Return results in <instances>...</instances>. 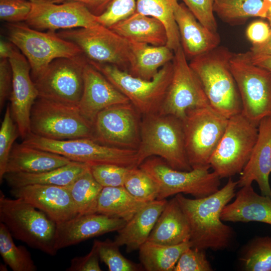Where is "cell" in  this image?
I'll return each mask as SVG.
<instances>
[{"label": "cell", "instance_id": "6da1fadb", "mask_svg": "<svg viewBox=\"0 0 271 271\" xmlns=\"http://www.w3.org/2000/svg\"><path fill=\"white\" fill-rule=\"evenodd\" d=\"M237 186V181L229 178L224 187L206 197L190 199L181 193L176 195L190 227L192 247L216 251L230 245L234 231L223 223L221 213L235 196Z\"/></svg>", "mask_w": 271, "mask_h": 271}, {"label": "cell", "instance_id": "7a4b0ae2", "mask_svg": "<svg viewBox=\"0 0 271 271\" xmlns=\"http://www.w3.org/2000/svg\"><path fill=\"white\" fill-rule=\"evenodd\" d=\"M232 54L227 48L219 46L193 58L189 63L202 85L210 106L227 118L241 113L242 110L230 68Z\"/></svg>", "mask_w": 271, "mask_h": 271}, {"label": "cell", "instance_id": "3957f363", "mask_svg": "<svg viewBox=\"0 0 271 271\" xmlns=\"http://www.w3.org/2000/svg\"><path fill=\"white\" fill-rule=\"evenodd\" d=\"M153 156L160 157L173 169L190 171L181 119L157 113L142 117L138 165Z\"/></svg>", "mask_w": 271, "mask_h": 271}, {"label": "cell", "instance_id": "277c9868", "mask_svg": "<svg viewBox=\"0 0 271 271\" xmlns=\"http://www.w3.org/2000/svg\"><path fill=\"white\" fill-rule=\"evenodd\" d=\"M0 222L15 238L50 255L56 254V224L41 211L21 199L6 197L2 191Z\"/></svg>", "mask_w": 271, "mask_h": 271}, {"label": "cell", "instance_id": "5b68a950", "mask_svg": "<svg viewBox=\"0 0 271 271\" xmlns=\"http://www.w3.org/2000/svg\"><path fill=\"white\" fill-rule=\"evenodd\" d=\"M6 32L11 42L28 60L35 80L54 59L72 58L82 54L80 48L56 32L35 30L25 23H7Z\"/></svg>", "mask_w": 271, "mask_h": 271}, {"label": "cell", "instance_id": "8992f818", "mask_svg": "<svg viewBox=\"0 0 271 271\" xmlns=\"http://www.w3.org/2000/svg\"><path fill=\"white\" fill-rule=\"evenodd\" d=\"M22 143L90 166L112 164L127 168L139 167L137 150L110 147L90 138L55 140L31 133Z\"/></svg>", "mask_w": 271, "mask_h": 271}, {"label": "cell", "instance_id": "52a82bcc", "mask_svg": "<svg viewBox=\"0 0 271 271\" xmlns=\"http://www.w3.org/2000/svg\"><path fill=\"white\" fill-rule=\"evenodd\" d=\"M228 118L210 105L192 108L182 120L185 146L192 169H209L210 160L227 125Z\"/></svg>", "mask_w": 271, "mask_h": 271}, {"label": "cell", "instance_id": "ba28073f", "mask_svg": "<svg viewBox=\"0 0 271 271\" xmlns=\"http://www.w3.org/2000/svg\"><path fill=\"white\" fill-rule=\"evenodd\" d=\"M88 61L129 99L142 116L159 112L171 79L172 61L151 80L134 77L113 65Z\"/></svg>", "mask_w": 271, "mask_h": 271}, {"label": "cell", "instance_id": "9c48e42d", "mask_svg": "<svg viewBox=\"0 0 271 271\" xmlns=\"http://www.w3.org/2000/svg\"><path fill=\"white\" fill-rule=\"evenodd\" d=\"M230 68L239 93L242 113L258 125L271 116V75L254 64L249 51L233 53Z\"/></svg>", "mask_w": 271, "mask_h": 271}, {"label": "cell", "instance_id": "30bf717a", "mask_svg": "<svg viewBox=\"0 0 271 271\" xmlns=\"http://www.w3.org/2000/svg\"><path fill=\"white\" fill-rule=\"evenodd\" d=\"M30 128L33 134L49 139H93V126L82 115L78 106L39 97L31 110Z\"/></svg>", "mask_w": 271, "mask_h": 271}, {"label": "cell", "instance_id": "8fae6325", "mask_svg": "<svg viewBox=\"0 0 271 271\" xmlns=\"http://www.w3.org/2000/svg\"><path fill=\"white\" fill-rule=\"evenodd\" d=\"M158 187L157 200L179 193L190 194L196 198L209 196L219 189L220 178L209 169L181 171L173 169L160 157L146 159L139 166Z\"/></svg>", "mask_w": 271, "mask_h": 271}, {"label": "cell", "instance_id": "7c38bea8", "mask_svg": "<svg viewBox=\"0 0 271 271\" xmlns=\"http://www.w3.org/2000/svg\"><path fill=\"white\" fill-rule=\"evenodd\" d=\"M258 125L242 113L228 118L224 133L209 164L220 179L241 172L248 162L258 137Z\"/></svg>", "mask_w": 271, "mask_h": 271}, {"label": "cell", "instance_id": "4fadbf2b", "mask_svg": "<svg viewBox=\"0 0 271 271\" xmlns=\"http://www.w3.org/2000/svg\"><path fill=\"white\" fill-rule=\"evenodd\" d=\"M57 34L77 45L88 61L113 65L128 72L131 57L129 42L109 28L98 24Z\"/></svg>", "mask_w": 271, "mask_h": 271}, {"label": "cell", "instance_id": "5bb4252c", "mask_svg": "<svg viewBox=\"0 0 271 271\" xmlns=\"http://www.w3.org/2000/svg\"><path fill=\"white\" fill-rule=\"evenodd\" d=\"M87 62L83 54L53 60L34 80L38 97L78 106L83 91L84 69Z\"/></svg>", "mask_w": 271, "mask_h": 271}, {"label": "cell", "instance_id": "9a60e30c", "mask_svg": "<svg viewBox=\"0 0 271 271\" xmlns=\"http://www.w3.org/2000/svg\"><path fill=\"white\" fill-rule=\"evenodd\" d=\"M172 64L171 79L159 113L182 120L188 110L210 105L181 45L174 51Z\"/></svg>", "mask_w": 271, "mask_h": 271}, {"label": "cell", "instance_id": "2e32d148", "mask_svg": "<svg viewBox=\"0 0 271 271\" xmlns=\"http://www.w3.org/2000/svg\"><path fill=\"white\" fill-rule=\"evenodd\" d=\"M142 117L130 102L109 106L97 115L93 140L110 147L137 150Z\"/></svg>", "mask_w": 271, "mask_h": 271}, {"label": "cell", "instance_id": "e0dca14e", "mask_svg": "<svg viewBox=\"0 0 271 271\" xmlns=\"http://www.w3.org/2000/svg\"><path fill=\"white\" fill-rule=\"evenodd\" d=\"M25 23L39 31H51L87 28L99 23L84 4L78 2L59 4L45 0L32 2V9Z\"/></svg>", "mask_w": 271, "mask_h": 271}, {"label": "cell", "instance_id": "ac0fdd59", "mask_svg": "<svg viewBox=\"0 0 271 271\" xmlns=\"http://www.w3.org/2000/svg\"><path fill=\"white\" fill-rule=\"evenodd\" d=\"M13 72L12 88L10 95L11 109L20 136L24 139L31 133V110L39 96L31 75V66L25 57L16 47L9 58Z\"/></svg>", "mask_w": 271, "mask_h": 271}, {"label": "cell", "instance_id": "d6986e66", "mask_svg": "<svg viewBox=\"0 0 271 271\" xmlns=\"http://www.w3.org/2000/svg\"><path fill=\"white\" fill-rule=\"evenodd\" d=\"M11 194L44 213L56 224L78 215L67 187L40 184L12 188Z\"/></svg>", "mask_w": 271, "mask_h": 271}, {"label": "cell", "instance_id": "ffe728a7", "mask_svg": "<svg viewBox=\"0 0 271 271\" xmlns=\"http://www.w3.org/2000/svg\"><path fill=\"white\" fill-rule=\"evenodd\" d=\"M130 102L99 71L88 62L84 69V87L78 108L93 126L97 115L104 109Z\"/></svg>", "mask_w": 271, "mask_h": 271}, {"label": "cell", "instance_id": "44dd1931", "mask_svg": "<svg viewBox=\"0 0 271 271\" xmlns=\"http://www.w3.org/2000/svg\"><path fill=\"white\" fill-rule=\"evenodd\" d=\"M126 223L122 219L98 213L77 215L56 224L55 248L58 251L91 238L117 231Z\"/></svg>", "mask_w": 271, "mask_h": 271}, {"label": "cell", "instance_id": "7402d4cb", "mask_svg": "<svg viewBox=\"0 0 271 271\" xmlns=\"http://www.w3.org/2000/svg\"><path fill=\"white\" fill-rule=\"evenodd\" d=\"M250 158L240 173L237 186L242 187L255 181L261 194L271 198L269 177L271 174V116L262 118Z\"/></svg>", "mask_w": 271, "mask_h": 271}, {"label": "cell", "instance_id": "603a6c76", "mask_svg": "<svg viewBox=\"0 0 271 271\" xmlns=\"http://www.w3.org/2000/svg\"><path fill=\"white\" fill-rule=\"evenodd\" d=\"M181 45L187 60L211 51L219 46L220 37L203 26L183 3L174 12Z\"/></svg>", "mask_w": 271, "mask_h": 271}, {"label": "cell", "instance_id": "cb8c5ba5", "mask_svg": "<svg viewBox=\"0 0 271 271\" xmlns=\"http://www.w3.org/2000/svg\"><path fill=\"white\" fill-rule=\"evenodd\" d=\"M221 218L223 221H256L271 225V198L256 193L251 185L242 187L234 201L224 207Z\"/></svg>", "mask_w": 271, "mask_h": 271}, {"label": "cell", "instance_id": "d4e9b609", "mask_svg": "<svg viewBox=\"0 0 271 271\" xmlns=\"http://www.w3.org/2000/svg\"><path fill=\"white\" fill-rule=\"evenodd\" d=\"M167 202L166 199L148 202L117 231L113 241L119 246H125L127 252L139 250L147 241Z\"/></svg>", "mask_w": 271, "mask_h": 271}, {"label": "cell", "instance_id": "484cf974", "mask_svg": "<svg viewBox=\"0 0 271 271\" xmlns=\"http://www.w3.org/2000/svg\"><path fill=\"white\" fill-rule=\"evenodd\" d=\"M71 162L68 158L55 153L23 143L16 144L11 151L6 174L40 173L64 166Z\"/></svg>", "mask_w": 271, "mask_h": 271}, {"label": "cell", "instance_id": "4316f807", "mask_svg": "<svg viewBox=\"0 0 271 271\" xmlns=\"http://www.w3.org/2000/svg\"><path fill=\"white\" fill-rule=\"evenodd\" d=\"M190 239L188 222L175 197L167 201L147 240L161 244L176 245Z\"/></svg>", "mask_w": 271, "mask_h": 271}, {"label": "cell", "instance_id": "83f0119b", "mask_svg": "<svg viewBox=\"0 0 271 271\" xmlns=\"http://www.w3.org/2000/svg\"><path fill=\"white\" fill-rule=\"evenodd\" d=\"M108 28L128 41L155 46L167 44V33L163 24L156 18L140 13H135Z\"/></svg>", "mask_w": 271, "mask_h": 271}, {"label": "cell", "instance_id": "f1b7e54d", "mask_svg": "<svg viewBox=\"0 0 271 271\" xmlns=\"http://www.w3.org/2000/svg\"><path fill=\"white\" fill-rule=\"evenodd\" d=\"M129 42L131 57L127 72L134 77L151 80L163 66L173 60L174 52L166 45Z\"/></svg>", "mask_w": 271, "mask_h": 271}, {"label": "cell", "instance_id": "f546056e", "mask_svg": "<svg viewBox=\"0 0 271 271\" xmlns=\"http://www.w3.org/2000/svg\"><path fill=\"white\" fill-rule=\"evenodd\" d=\"M90 167L86 164L72 161L64 166L40 173H6L4 179L11 188L33 184L67 187Z\"/></svg>", "mask_w": 271, "mask_h": 271}, {"label": "cell", "instance_id": "4dcf8cb0", "mask_svg": "<svg viewBox=\"0 0 271 271\" xmlns=\"http://www.w3.org/2000/svg\"><path fill=\"white\" fill-rule=\"evenodd\" d=\"M148 203L137 199L124 186L105 187L98 197L96 213L127 222Z\"/></svg>", "mask_w": 271, "mask_h": 271}, {"label": "cell", "instance_id": "1f68e13d", "mask_svg": "<svg viewBox=\"0 0 271 271\" xmlns=\"http://www.w3.org/2000/svg\"><path fill=\"white\" fill-rule=\"evenodd\" d=\"M190 247V241L176 245H165L147 240L139 249V259L147 271H174L182 253Z\"/></svg>", "mask_w": 271, "mask_h": 271}, {"label": "cell", "instance_id": "d6a6232c", "mask_svg": "<svg viewBox=\"0 0 271 271\" xmlns=\"http://www.w3.org/2000/svg\"><path fill=\"white\" fill-rule=\"evenodd\" d=\"M214 13L231 26L243 24L251 17L267 18L263 0H214Z\"/></svg>", "mask_w": 271, "mask_h": 271}, {"label": "cell", "instance_id": "836d02e7", "mask_svg": "<svg viewBox=\"0 0 271 271\" xmlns=\"http://www.w3.org/2000/svg\"><path fill=\"white\" fill-rule=\"evenodd\" d=\"M179 0H137L136 12L156 18L164 25L166 46L174 52L180 46V37L174 12Z\"/></svg>", "mask_w": 271, "mask_h": 271}, {"label": "cell", "instance_id": "e575fe53", "mask_svg": "<svg viewBox=\"0 0 271 271\" xmlns=\"http://www.w3.org/2000/svg\"><path fill=\"white\" fill-rule=\"evenodd\" d=\"M67 187L78 215L96 213L98 199L103 187L94 178L90 167Z\"/></svg>", "mask_w": 271, "mask_h": 271}, {"label": "cell", "instance_id": "d590c367", "mask_svg": "<svg viewBox=\"0 0 271 271\" xmlns=\"http://www.w3.org/2000/svg\"><path fill=\"white\" fill-rule=\"evenodd\" d=\"M13 236L0 223V254L5 264L13 271H36L37 267L30 252L22 245L17 246Z\"/></svg>", "mask_w": 271, "mask_h": 271}, {"label": "cell", "instance_id": "8d00e7d4", "mask_svg": "<svg viewBox=\"0 0 271 271\" xmlns=\"http://www.w3.org/2000/svg\"><path fill=\"white\" fill-rule=\"evenodd\" d=\"M247 271H271V237L253 238L244 248L240 256Z\"/></svg>", "mask_w": 271, "mask_h": 271}, {"label": "cell", "instance_id": "74e56055", "mask_svg": "<svg viewBox=\"0 0 271 271\" xmlns=\"http://www.w3.org/2000/svg\"><path fill=\"white\" fill-rule=\"evenodd\" d=\"M123 186L133 196L145 202L156 200L158 195L157 184L139 167L130 169Z\"/></svg>", "mask_w": 271, "mask_h": 271}, {"label": "cell", "instance_id": "f35d334b", "mask_svg": "<svg viewBox=\"0 0 271 271\" xmlns=\"http://www.w3.org/2000/svg\"><path fill=\"white\" fill-rule=\"evenodd\" d=\"M99 259L108 268L109 271H139L143 267L125 258L113 240L106 239L104 241L95 240Z\"/></svg>", "mask_w": 271, "mask_h": 271}, {"label": "cell", "instance_id": "ab89813d", "mask_svg": "<svg viewBox=\"0 0 271 271\" xmlns=\"http://www.w3.org/2000/svg\"><path fill=\"white\" fill-rule=\"evenodd\" d=\"M11 107L8 106L0 129V181L4 179L14 143L20 136L16 123L13 121Z\"/></svg>", "mask_w": 271, "mask_h": 271}, {"label": "cell", "instance_id": "60d3db41", "mask_svg": "<svg viewBox=\"0 0 271 271\" xmlns=\"http://www.w3.org/2000/svg\"><path fill=\"white\" fill-rule=\"evenodd\" d=\"M137 10V0H112L104 12L96 16V21L107 28L125 20Z\"/></svg>", "mask_w": 271, "mask_h": 271}, {"label": "cell", "instance_id": "b9f144b4", "mask_svg": "<svg viewBox=\"0 0 271 271\" xmlns=\"http://www.w3.org/2000/svg\"><path fill=\"white\" fill-rule=\"evenodd\" d=\"M131 168L112 164L90 166L94 178L103 187L123 186Z\"/></svg>", "mask_w": 271, "mask_h": 271}, {"label": "cell", "instance_id": "7bdbcfd3", "mask_svg": "<svg viewBox=\"0 0 271 271\" xmlns=\"http://www.w3.org/2000/svg\"><path fill=\"white\" fill-rule=\"evenodd\" d=\"M205 250L190 247L185 250L178 259L174 271H212Z\"/></svg>", "mask_w": 271, "mask_h": 271}, {"label": "cell", "instance_id": "ee69618b", "mask_svg": "<svg viewBox=\"0 0 271 271\" xmlns=\"http://www.w3.org/2000/svg\"><path fill=\"white\" fill-rule=\"evenodd\" d=\"M28 0H0V19L7 23L26 21L32 9Z\"/></svg>", "mask_w": 271, "mask_h": 271}, {"label": "cell", "instance_id": "f6af8a7d", "mask_svg": "<svg viewBox=\"0 0 271 271\" xmlns=\"http://www.w3.org/2000/svg\"><path fill=\"white\" fill-rule=\"evenodd\" d=\"M181 1L203 26L217 33V24L213 10L214 0Z\"/></svg>", "mask_w": 271, "mask_h": 271}, {"label": "cell", "instance_id": "bcb514c9", "mask_svg": "<svg viewBox=\"0 0 271 271\" xmlns=\"http://www.w3.org/2000/svg\"><path fill=\"white\" fill-rule=\"evenodd\" d=\"M99 254L96 243L94 241L91 250L84 256H77L71 260L67 271H101Z\"/></svg>", "mask_w": 271, "mask_h": 271}, {"label": "cell", "instance_id": "7dc6e473", "mask_svg": "<svg viewBox=\"0 0 271 271\" xmlns=\"http://www.w3.org/2000/svg\"><path fill=\"white\" fill-rule=\"evenodd\" d=\"M13 72L8 59H0V108H3L6 100L10 97Z\"/></svg>", "mask_w": 271, "mask_h": 271}, {"label": "cell", "instance_id": "c3c4849f", "mask_svg": "<svg viewBox=\"0 0 271 271\" xmlns=\"http://www.w3.org/2000/svg\"><path fill=\"white\" fill-rule=\"evenodd\" d=\"M271 29L267 24L260 21L252 23L247 28L246 34L252 44L264 42L269 36Z\"/></svg>", "mask_w": 271, "mask_h": 271}, {"label": "cell", "instance_id": "681fc988", "mask_svg": "<svg viewBox=\"0 0 271 271\" xmlns=\"http://www.w3.org/2000/svg\"><path fill=\"white\" fill-rule=\"evenodd\" d=\"M112 0H85L84 5L93 15L103 13Z\"/></svg>", "mask_w": 271, "mask_h": 271}, {"label": "cell", "instance_id": "f907efd6", "mask_svg": "<svg viewBox=\"0 0 271 271\" xmlns=\"http://www.w3.org/2000/svg\"><path fill=\"white\" fill-rule=\"evenodd\" d=\"M249 51L252 56H271V30L266 41L261 44H252Z\"/></svg>", "mask_w": 271, "mask_h": 271}, {"label": "cell", "instance_id": "816d5d0a", "mask_svg": "<svg viewBox=\"0 0 271 271\" xmlns=\"http://www.w3.org/2000/svg\"><path fill=\"white\" fill-rule=\"evenodd\" d=\"M251 57L254 64L265 69L271 75V56H252L251 55Z\"/></svg>", "mask_w": 271, "mask_h": 271}, {"label": "cell", "instance_id": "f5cc1de1", "mask_svg": "<svg viewBox=\"0 0 271 271\" xmlns=\"http://www.w3.org/2000/svg\"><path fill=\"white\" fill-rule=\"evenodd\" d=\"M16 46L10 41L1 40L0 42V59H8Z\"/></svg>", "mask_w": 271, "mask_h": 271}, {"label": "cell", "instance_id": "db71d44e", "mask_svg": "<svg viewBox=\"0 0 271 271\" xmlns=\"http://www.w3.org/2000/svg\"><path fill=\"white\" fill-rule=\"evenodd\" d=\"M267 9V18L271 27V0H263Z\"/></svg>", "mask_w": 271, "mask_h": 271}, {"label": "cell", "instance_id": "11a10c76", "mask_svg": "<svg viewBox=\"0 0 271 271\" xmlns=\"http://www.w3.org/2000/svg\"><path fill=\"white\" fill-rule=\"evenodd\" d=\"M47 2L52 3H55V4H59L62 3L64 2H78L83 3L84 4L85 0H45Z\"/></svg>", "mask_w": 271, "mask_h": 271}, {"label": "cell", "instance_id": "9f6ffc18", "mask_svg": "<svg viewBox=\"0 0 271 271\" xmlns=\"http://www.w3.org/2000/svg\"><path fill=\"white\" fill-rule=\"evenodd\" d=\"M28 1H29L31 2H36V1H40V0H28Z\"/></svg>", "mask_w": 271, "mask_h": 271}]
</instances>
